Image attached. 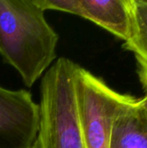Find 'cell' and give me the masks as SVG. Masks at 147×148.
Listing matches in <instances>:
<instances>
[{
    "mask_svg": "<svg viewBox=\"0 0 147 148\" xmlns=\"http://www.w3.org/2000/svg\"><path fill=\"white\" fill-rule=\"evenodd\" d=\"M36 0H0V55L30 88L56 58L58 34Z\"/></svg>",
    "mask_w": 147,
    "mask_h": 148,
    "instance_id": "6da1fadb",
    "label": "cell"
},
{
    "mask_svg": "<svg viewBox=\"0 0 147 148\" xmlns=\"http://www.w3.org/2000/svg\"><path fill=\"white\" fill-rule=\"evenodd\" d=\"M132 12L133 32L124 48L135 57L139 82L147 95V0H132Z\"/></svg>",
    "mask_w": 147,
    "mask_h": 148,
    "instance_id": "52a82bcc",
    "label": "cell"
},
{
    "mask_svg": "<svg viewBox=\"0 0 147 148\" xmlns=\"http://www.w3.org/2000/svg\"><path fill=\"white\" fill-rule=\"evenodd\" d=\"M76 65L61 57L42 76L40 128L35 148H85L75 101Z\"/></svg>",
    "mask_w": 147,
    "mask_h": 148,
    "instance_id": "7a4b0ae2",
    "label": "cell"
},
{
    "mask_svg": "<svg viewBox=\"0 0 147 148\" xmlns=\"http://www.w3.org/2000/svg\"><path fill=\"white\" fill-rule=\"evenodd\" d=\"M40 106L25 89L0 87V148H35Z\"/></svg>",
    "mask_w": 147,
    "mask_h": 148,
    "instance_id": "277c9868",
    "label": "cell"
},
{
    "mask_svg": "<svg viewBox=\"0 0 147 148\" xmlns=\"http://www.w3.org/2000/svg\"><path fill=\"white\" fill-rule=\"evenodd\" d=\"M109 148H147V116L139 99L118 114L113 126Z\"/></svg>",
    "mask_w": 147,
    "mask_h": 148,
    "instance_id": "8992f818",
    "label": "cell"
},
{
    "mask_svg": "<svg viewBox=\"0 0 147 148\" xmlns=\"http://www.w3.org/2000/svg\"><path fill=\"white\" fill-rule=\"evenodd\" d=\"M139 104H140V106H141L143 111L145 112L146 115L147 116V95H145L144 98L139 99Z\"/></svg>",
    "mask_w": 147,
    "mask_h": 148,
    "instance_id": "ba28073f",
    "label": "cell"
},
{
    "mask_svg": "<svg viewBox=\"0 0 147 148\" xmlns=\"http://www.w3.org/2000/svg\"><path fill=\"white\" fill-rule=\"evenodd\" d=\"M36 2L44 10H59L88 19L125 42L132 36V0H36Z\"/></svg>",
    "mask_w": 147,
    "mask_h": 148,
    "instance_id": "5b68a950",
    "label": "cell"
},
{
    "mask_svg": "<svg viewBox=\"0 0 147 148\" xmlns=\"http://www.w3.org/2000/svg\"><path fill=\"white\" fill-rule=\"evenodd\" d=\"M75 109L85 148H109L114 121L135 98L120 94L80 65L74 75Z\"/></svg>",
    "mask_w": 147,
    "mask_h": 148,
    "instance_id": "3957f363",
    "label": "cell"
}]
</instances>
